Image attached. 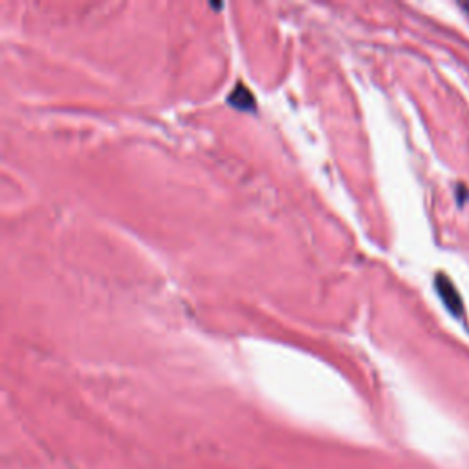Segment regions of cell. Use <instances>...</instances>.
<instances>
[{
	"label": "cell",
	"mask_w": 469,
	"mask_h": 469,
	"mask_svg": "<svg viewBox=\"0 0 469 469\" xmlns=\"http://www.w3.org/2000/svg\"><path fill=\"white\" fill-rule=\"evenodd\" d=\"M435 288L436 293H438V297L442 299V303L445 304V308L453 313L454 318H460L462 312H464V303H462V299L459 295V290L454 288V284L451 283L449 277H445V275H436L435 278Z\"/></svg>",
	"instance_id": "cell-1"
},
{
	"label": "cell",
	"mask_w": 469,
	"mask_h": 469,
	"mask_svg": "<svg viewBox=\"0 0 469 469\" xmlns=\"http://www.w3.org/2000/svg\"><path fill=\"white\" fill-rule=\"evenodd\" d=\"M228 103H230V105H233V107L240 108V110H249V108H253L255 99H253V96H251V92H249L248 88L240 84L239 88H234L233 92L230 94Z\"/></svg>",
	"instance_id": "cell-2"
},
{
	"label": "cell",
	"mask_w": 469,
	"mask_h": 469,
	"mask_svg": "<svg viewBox=\"0 0 469 469\" xmlns=\"http://www.w3.org/2000/svg\"><path fill=\"white\" fill-rule=\"evenodd\" d=\"M464 8H466V10L469 11V2H466V4H464Z\"/></svg>",
	"instance_id": "cell-3"
}]
</instances>
